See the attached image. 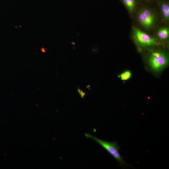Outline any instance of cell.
Returning <instances> with one entry per match:
<instances>
[{
    "mask_svg": "<svg viewBox=\"0 0 169 169\" xmlns=\"http://www.w3.org/2000/svg\"><path fill=\"white\" fill-rule=\"evenodd\" d=\"M85 136L87 138L92 139L104 148L118 162L123 168L128 167V164L124 160L119 152L120 147L117 142L105 141L87 133H85Z\"/></svg>",
    "mask_w": 169,
    "mask_h": 169,
    "instance_id": "obj_1",
    "label": "cell"
},
{
    "mask_svg": "<svg viewBox=\"0 0 169 169\" xmlns=\"http://www.w3.org/2000/svg\"><path fill=\"white\" fill-rule=\"evenodd\" d=\"M169 59L167 54L159 51L152 52L149 56L148 63L151 68L154 71L159 72L167 65Z\"/></svg>",
    "mask_w": 169,
    "mask_h": 169,
    "instance_id": "obj_2",
    "label": "cell"
},
{
    "mask_svg": "<svg viewBox=\"0 0 169 169\" xmlns=\"http://www.w3.org/2000/svg\"><path fill=\"white\" fill-rule=\"evenodd\" d=\"M137 19L139 23L145 29L151 28L155 24L156 16L155 12L147 7L141 8L137 14Z\"/></svg>",
    "mask_w": 169,
    "mask_h": 169,
    "instance_id": "obj_3",
    "label": "cell"
},
{
    "mask_svg": "<svg viewBox=\"0 0 169 169\" xmlns=\"http://www.w3.org/2000/svg\"><path fill=\"white\" fill-rule=\"evenodd\" d=\"M133 38L140 47L146 48L157 44L156 39L139 28L133 27L132 28Z\"/></svg>",
    "mask_w": 169,
    "mask_h": 169,
    "instance_id": "obj_4",
    "label": "cell"
},
{
    "mask_svg": "<svg viewBox=\"0 0 169 169\" xmlns=\"http://www.w3.org/2000/svg\"><path fill=\"white\" fill-rule=\"evenodd\" d=\"M160 11L164 20L168 21L169 20V3L167 1L161 2L160 4Z\"/></svg>",
    "mask_w": 169,
    "mask_h": 169,
    "instance_id": "obj_5",
    "label": "cell"
},
{
    "mask_svg": "<svg viewBox=\"0 0 169 169\" xmlns=\"http://www.w3.org/2000/svg\"><path fill=\"white\" fill-rule=\"evenodd\" d=\"M122 2L130 13H133L136 8V0H122Z\"/></svg>",
    "mask_w": 169,
    "mask_h": 169,
    "instance_id": "obj_6",
    "label": "cell"
},
{
    "mask_svg": "<svg viewBox=\"0 0 169 169\" xmlns=\"http://www.w3.org/2000/svg\"><path fill=\"white\" fill-rule=\"evenodd\" d=\"M157 37L162 40L167 39L169 37V29L166 27H162L160 28L156 33Z\"/></svg>",
    "mask_w": 169,
    "mask_h": 169,
    "instance_id": "obj_7",
    "label": "cell"
},
{
    "mask_svg": "<svg viewBox=\"0 0 169 169\" xmlns=\"http://www.w3.org/2000/svg\"><path fill=\"white\" fill-rule=\"evenodd\" d=\"M131 76L130 71L126 70L122 73L119 76L120 79L122 80H126L129 79Z\"/></svg>",
    "mask_w": 169,
    "mask_h": 169,
    "instance_id": "obj_8",
    "label": "cell"
},
{
    "mask_svg": "<svg viewBox=\"0 0 169 169\" xmlns=\"http://www.w3.org/2000/svg\"><path fill=\"white\" fill-rule=\"evenodd\" d=\"M77 91L79 94L80 95L81 97L84 99V97L85 95V93L83 92L82 90H81L80 89L79 86H78Z\"/></svg>",
    "mask_w": 169,
    "mask_h": 169,
    "instance_id": "obj_9",
    "label": "cell"
},
{
    "mask_svg": "<svg viewBox=\"0 0 169 169\" xmlns=\"http://www.w3.org/2000/svg\"><path fill=\"white\" fill-rule=\"evenodd\" d=\"M86 88L90 90V85H88L86 86Z\"/></svg>",
    "mask_w": 169,
    "mask_h": 169,
    "instance_id": "obj_10",
    "label": "cell"
},
{
    "mask_svg": "<svg viewBox=\"0 0 169 169\" xmlns=\"http://www.w3.org/2000/svg\"><path fill=\"white\" fill-rule=\"evenodd\" d=\"M146 0L149 1V0Z\"/></svg>",
    "mask_w": 169,
    "mask_h": 169,
    "instance_id": "obj_11",
    "label": "cell"
}]
</instances>
